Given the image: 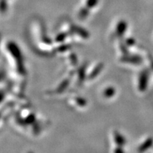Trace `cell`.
I'll use <instances>...</instances> for the list:
<instances>
[{"instance_id": "6da1fadb", "label": "cell", "mask_w": 153, "mask_h": 153, "mask_svg": "<svg viewBox=\"0 0 153 153\" xmlns=\"http://www.w3.org/2000/svg\"><path fill=\"white\" fill-rule=\"evenodd\" d=\"M147 81H148V77H147V74L146 73H143L142 77H140V88L142 90L146 88L147 85Z\"/></svg>"}]
</instances>
